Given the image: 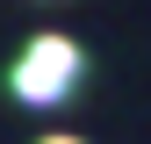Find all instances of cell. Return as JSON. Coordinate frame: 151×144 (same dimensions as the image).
Returning <instances> with one entry per match:
<instances>
[{
    "instance_id": "6da1fadb",
    "label": "cell",
    "mask_w": 151,
    "mask_h": 144,
    "mask_svg": "<svg viewBox=\"0 0 151 144\" xmlns=\"http://www.w3.org/2000/svg\"><path fill=\"white\" fill-rule=\"evenodd\" d=\"M72 79H79V43H65V36H36V43L14 58V94L50 108L72 94Z\"/></svg>"
},
{
    "instance_id": "7a4b0ae2",
    "label": "cell",
    "mask_w": 151,
    "mask_h": 144,
    "mask_svg": "<svg viewBox=\"0 0 151 144\" xmlns=\"http://www.w3.org/2000/svg\"><path fill=\"white\" fill-rule=\"evenodd\" d=\"M43 144H79V137H43Z\"/></svg>"
}]
</instances>
